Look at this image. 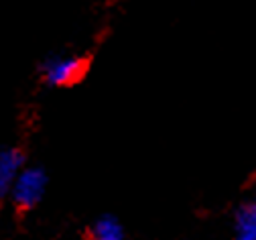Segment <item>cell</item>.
Listing matches in <instances>:
<instances>
[{
  "label": "cell",
  "mask_w": 256,
  "mask_h": 240,
  "mask_svg": "<svg viewBox=\"0 0 256 240\" xmlns=\"http://www.w3.org/2000/svg\"><path fill=\"white\" fill-rule=\"evenodd\" d=\"M49 187V175L41 165H24L18 173L16 181L12 183V189L8 193V199L20 212H28L37 208L43 201Z\"/></svg>",
  "instance_id": "1"
},
{
  "label": "cell",
  "mask_w": 256,
  "mask_h": 240,
  "mask_svg": "<svg viewBox=\"0 0 256 240\" xmlns=\"http://www.w3.org/2000/svg\"><path fill=\"white\" fill-rule=\"evenodd\" d=\"M88 72V59L82 55L55 53L41 61L39 74L51 88H70L78 84Z\"/></svg>",
  "instance_id": "2"
},
{
  "label": "cell",
  "mask_w": 256,
  "mask_h": 240,
  "mask_svg": "<svg viewBox=\"0 0 256 240\" xmlns=\"http://www.w3.org/2000/svg\"><path fill=\"white\" fill-rule=\"evenodd\" d=\"M26 165L24 153L16 147H4L0 149V199L8 197L12 183L16 181L18 173Z\"/></svg>",
  "instance_id": "3"
},
{
  "label": "cell",
  "mask_w": 256,
  "mask_h": 240,
  "mask_svg": "<svg viewBox=\"0 0 256 240\" xmlns=\"http://www.w3.org/2000/svg\"><path fill=\"white\" fill-rule=\"evenodd\" d=\"M234 240H256V197L238 205L234 214Z\"/></svg>",
  "instance_id": "4"
},
{
  "label": "cell",
  "mask_w": 256,
  "mask_h": 240,
  "mask_svg": "<svg viewBox=\"0 0 256 240\" xmlns=\"http://www.w3.org/2000/svg\"><path fill=\"white\" fill-rule=\"evenodd\" d=\"M90 236L92 240H126L122 222L112 214H104L96 220L90 228Z\"/></svg>",
  "instance_id": "5"
}]
</instances>
